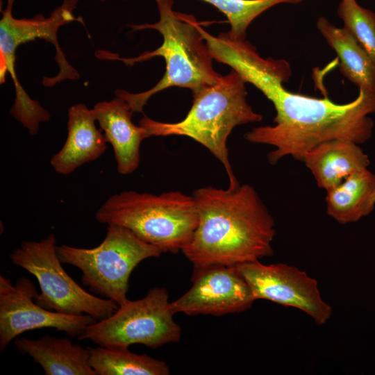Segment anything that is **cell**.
<instances>
[{
	"label": "cell",
	"mask_w": 375,
	"mask_h": 375,
	"mask_svg": "<svg viewBox=\"0 0 375 375\" xmlns=\"http://www.w3.org/2000/svg\"><path fill=\"white\" fill-rule=\"evenodd\" d=\"M220 62L236 71L246 83L258 89L274 106V126L253 128L244 138L271 145L270 164L291 156L301 161L317 145L333 140L360 144L372 136L375 113V92L359 88L358 97L347 103H337L328 97L315 98L286 90L292 71L283 59L263 58L249 41L233 40L220 54Z\"/></svg>",
	"instance_id": "obj_1"
},
{
	"label": "cell",
	"mask_w": 375,
	"mask_h": 375,
	"mask_svg": "<svg viewBox=\"0 0 375 375\" xmlns=\"http://www.w3.org/2000/svg\"><path fill=\"white\" fill-rule=\"evenodd\" d=\"M198 223L181 250L194 267L236 266L273 255L275 222L253 187L196 190Z\"/></svg>",
	"instance_id": "obj_2"
},
{
	"label": "cell",
	"mask_w": 375,
	"mask_h": 375,
	"mask_svg": "<svg viewBox=\"0 0 375 375\" xmlns=\"http://www.w3.org/2000/svg\"><path fill=\"white\" fill-rule=\"evenodd\" d=\"M159 20L153 24L129 25L133 31L154 29L162 36V44L153 51L144 52L138 57L122 58L110 52L99 54L104 59L117 60L126 65L162 56L165 61L162 78L151 89L139 93H131L118 89L116 97L124 99L133 112H142L148 100L155 94L172 87L188 88L192 95L215 83L221 74L212 67L206 41L199 31L196 18L173 10L174 0H156Z\"/></svg>",
	"instance_id": "obj_3"
},
{
	"label": "cell",
	"mask_w": 375,
	"mask_h": 375,
	"mask_svg": "<svg viewBox=\"0 0 375 375\" xmlns=\"http://www.w3.org/2000/svg\"><path fill=\"white\" fill-rule=\"evenodd\" d=\"M246 82L231 69L214 84L193 95L192 105L182 120L162 122L144 115L139 125L144 127L148 138L181 135L204 146L222 162L229 180V189L238 187L228 160L227 139L236 126L262 121L247 101Z\"/></svg>",
	"instance_id": "obj_4"
},
{
	"label": "cell",
	"mask_w": 375,
	"mask_h": 375,
	"mask_svg": "<svg viewBox=\"0 0 375 375\" xmlns=\"http://www.w3.org/2000/svg\"><path fill=\"white\" fill-rule=\"evenodd\" d=\"M95 217L100 223L128 228L162 253H173L190 242L198 223L193 196L180 191L159 195L124 191L109 197Z\"/></svg>",
	"instance_id": "obj_5"
},
{
	"label": "cell",
	"mask_w": 375,
	"mask_h": 375,
	"mask_svg": "<svg viewBox=\"0 0 375 375\" xmlns=\"http://www.w3.org/2000/svg\"><path fill=\"white\" fill-rule=\"evenodd\" d=\"M62 263L79 269L83 284L119 306L128 300V280L133 269L143 260L158 257L162 252L128 228L109 224L106 237L97 247L78 248L56 246Z\"/></svg>",
	"instance_id": "obj_6"
},
{
	"label": "cell",
	"mask_w": 375,
	"mask_h": 375,
	"mask_svg": "<svg viewBox=\"0 0 375 375\" xmlns=\"http://www.w3.org/2000/svg\"><path fill=\"white\" fill-rule=\"evenodd\" d=\"M56 243L55 235L50 233L39 242L23 241L9 256L14 265L37 279L40 292L35 294V302L51 311L89 315L97 321L112 315L119 305L89 293L67 274L58 256Z\"/></svg>",
	"instance_id": "obj_7"
},
{
	"label": "cell",
	"mask_w": 375,
	"mask_h": 375,
	"mask_svg": "<svg viewBox=\"0 0 375 375\" xmlns=\"http://www.w3.org/2000/svg\"><path fill=\"white\" fill-rule=\"evenodd\" d=\"M174 314L166 289L153 288L143 298L128 299L110 317L88 325L78 339L106 347L140 344L156 349L180 340L181 328Z\"/></svg>",
	"instance_id": "obj_8"
},
{
	"label": "cell",
	"mask_w": 375,
	"mask_h": 375,
	"mask_svg": "<svg viewBox=\"0 0 375 375\" xmlns=\"http://www.w3.org/2000/svg\"><path fill=\"white\" fill-rule=\"evenodd\" d=\"M32 281L19 277L15 285L0 275V351L25 331L53 328L72 337H78L97 320L89 315H72L49 310L35 301Z\"/></svg>",
	"instance_id": "obj_9"
},
{
	"label": "cell",
	"mask_w": 375,
	"mask_h": 375,
	"mask_svg": "<svg viewBox=\"0 0 375 375\" xmlns=\"http://www.w3.org/2000/svg\"><path fill=\"white\" fill-rule=\"evenodd\" d=\"M255 300L265 299L296 308L319 325L331 318L333 309L322 298L316 279L297 267L284 263L264 265L259 260L236 265Z\"/></svg>",
	"instance_id": "obj_10"
},
{
	"label": "cell",
	"mask_w": 375,
	"mask_h": 375,
	"mask_svg": "<svg viewBox=\"0 0 375 375\" xmlns=\"http://www.w3.org/2000/svg\"><path fill=\"white\" fill-rule=\"evenodd\" d=\"M192 285L170 302L174 313L222 316L243 312L255 301L251 288L236 266L194 267Z\"/></svg>",
	"instance_id": "obj_11"
},
{
	"label": "cell",
	"mask_w": 375,
	"mask_h": 375,
	"mask_svg": "<svg viewBox=\"0 0 375 375\" xmlns=\"http://www.w3.org/2000/svg\"><path fill=\"white\" fill-rule=\"evenodd\" d=\"M78 1V0H63L48 17L42 14L36 15L30 19L14 17L12 6L15 0H8L6 8L1 10L0 46L16 51L20 44L39 38L51 43L55 47V60L59 67V72L54 76L43 78L42 83L45 87H52L66 79L76 80L80 77L78 71L67 60L57 36L59 28L63 25L73 22L83 24L81 17H76L73 14Z\"/></svg>",
	"instance_id": "obj_12"
},
{
	"label": "cell",
	"mask_w": 375,
	"mask_h": 375,
	"mask_svg": "<svg viewBox=\"0 0 375 375\" xmlns=\"http://www.w3.org/2000/svg\"><path fill=\"white\" fill-rule=\"evenodd\" d=\"M96 120L112 147L121 174H129L139 166L142 141L147 138L146 128L133 123V110L122 98L99 102L92 108Z\"/></svg>",
	"instance_id": "obj_13"
},
{
	"label": "cell",
	"mask_w": 375,
	"mask_h": 375,
	"mask_svg": "<svg viewBox=\"0 0 375 375\" xmlns=\"http://www.w3.org/2000/svg\"><path fill=\"white\" fill-rule=\"evenodd\" d=\"M95 121L93 110L83 103L69 108L67 140L50 160L55 172L69 174L104 153L107 140L102 130L96 127Z\"/></svg>",
	"instance_id": "obj_14"
},
{
	"label": "cell",
	"mask_w": 375,
	"mask_h": 375,
	"mask_svg": "<svg viewBox=\"0 0 375 375\" xmlns=\"http://www.w3.org/2000/svg\"><path fill=\"white\" fill-rule=\"evenodd\" d=\"M302 162L317 185L328 191L351 174L367 169L370 161L358 144L346 140L322 142L303 156Z\"/></svg>",
	"instance_id": "obj_15"
},
{
	"label": "cell",
	"mask_w": 375,
	"mask_h": 375,
	"mask_svg": "<svg viewBox=\"0 0 375 375\" xmlns=\"http://www.w3.org/2000/svg\"><path fill=\"white\" fill-rule=\"evenodd\" d=\"M14 344L20 353L38 363L46 375H97L90 365L89 347L74 344L69 338H16Z\"/></svg>",
	"instance_id": "obj_16"
},
{
	"label": "cell",
	"mask_w": 375,
	"mask_h": 375,
	"mask_svg": "<svg viewBox=\"0 0 375 375\" xmlns=\"http://www.w3.org/2000/svg\"><path fill=\"white\" fill-rule=\"evenodd\" d=\"M326 213L341 224L358 222L375 208V174L368 169L353 173L326 191Z\"/></svg>",
	"instance_id": "obj_17"
},
{
	"label": "cell",
	"mask_w": 375,
	"mask_h": 375,
	"mask_svg": "<svg viewBox=\"0 0 375 375\" xmlns=\"http://www.w3.org/2000/svg\"><path fill=\"white\" fill-rule=\"evenodd\" d=\"M316 26L337 53L341 74L358 88L375 92V64L353 35L322 16L318 18Z\"/></svg>",
	"instance_id": "obj_18"
},
{
	"label": "cell",
	"mask_w": 375,
	"mask_h": 375,
	"mask_svg": "<svg viewBox=\"0 0 375 375\" xmlns=\"http://www.w3.org/2000/svg\"><path fill=\"white\" fill-rule=\"evenodd\" d=\"M128 347H89L90 365L97 375H167V363Z\"/></svg>",
	"instance_id": "obj_19"
},
{
	"label": "cell",
	"mask_w": 375,
	"mask_h": 375,
	"mask_svg": "<svg viewBox=\"0 0 375 375\" xmlns=\"http://www.w3.org/2000/svg\"><path fill=\"white\" fill-rule=\"evenodd\" d=\"M156 1V0H155ZM208 3L228 19V35L235 40H245L250 24L265 10L279 3H299L303 0H201Z\"/></svg>",
	"instance_id": "obj_20"
},
{
	"label": "cell",
	"mask_w": 375,
	"mask_h": 375,
	"mask_svg": "<svg viewBox=\"0 0 375 375\" xmlns=\"http://www.w3.org/2000/svg\"><path fill=\"white\" fill-rule=\"evenodd\" d=\"M337 13L347 29L375 64V13L356 0H342Z\"/></svg>",
	"instance_id": "obj_21"
},
{
	"label": "cell",
	"mask_w": 375,
	"mask_h": 375,
	"mask_svg": "<svg viewBox=\"0 0 375 375\" xmlns=\"http://www.w3.org/2000/svg\"><path fill=\"white\" fill-rule=\"evenodd\" d=\"M99 1H101V2H104V1H106V0H99Z\"/></svg>",
	"instance_id": "obj_22"
}]
</instances>
